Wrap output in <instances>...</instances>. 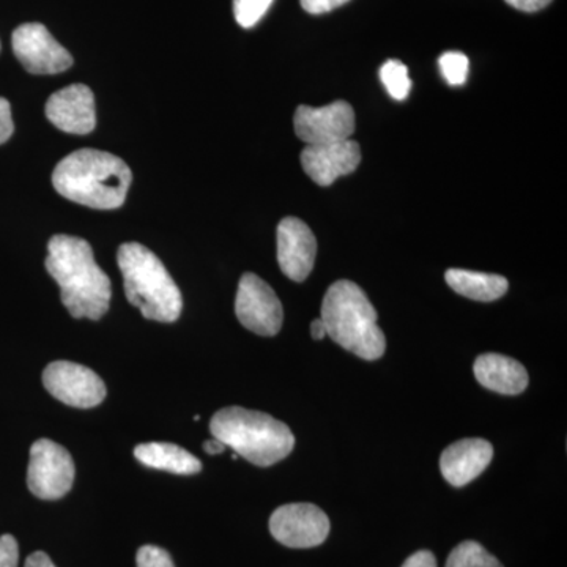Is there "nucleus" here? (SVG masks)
<instances>
[{
	"label": "nucleus",
	"instance_id": "nucleus-1",
	"mask_svg": "<svg viewBox=\"0 0 567 567\" xmlns=\"http://www.w3.org/2000/svg\"><path fill=\"white\" fill-rule=\"evenodd\" d=\"M44 265L61 287L62 303L74 319L100 320L110 311L111 279L96 264L87 241L54 235Z\"/></svg>",
	"mask_w": 567,
	"mask_h": 567
},
{
	"label": "nucleus",
	"instance_id": "nucleus-2",
	"mask_svg": "<svg viewBox=\"0 0 567 567\" xmlns=\"http://www.w3.org/2000/svg\"><path fill=\"white\" fill-rule=\"evenodd\" d=\"M132 182V169L122 158L95 148L71 153L52 173L55 192L95 210L122 207Z\"/></svg>",
	"mask_w": 567,
	"mask_h": 567
},
{
	"label": "nucleus",
	"instance_id": "nucleus-3",
	"mask_svg": "<svg viewBox=\"0 0 567 567\" xmlns=\"http://www.w3.org/2000/svg\"><path fill=\"white\" fill-rule=\"evenodd\" d=\"M320 319L327 336L357 357L374 361L385 353L386 339L377 324L375 308L357 284L334 282L324 293Z\"/></svg>",
	"mask_w": 567,
	"mask_h": 567
},
{
	"label": "nucleus",
	"instance_id": "nucleus-4",
	"mask_svg": "<svg viewBox=\"0 0 567 567\" xmlns=\"http://www.w3.org/2000/svg\"><path fill=\"white\" fill-rule=\"evenodd\" d=\"M210 432L238 456L257 466H271L293 451L295 436L289 425L274 416L241 406L219 410L210 421Z\"/></svg>",
	"mask_w": 567,
	"mask_h": 567
},
{
	"label": "nucleus",
	"instance_id": "nucleus-5",
	"mask_svg": "<svg viewBox=\"0 0 567 567\" xmlns=\"http://www.w3.org/2000/svg\"><path fill=\"white\" fill-rule=\"evenodd\" d=\"M117 262L126 298L145 319L173 323L181 317V289L151 249L141 244H123L118 248Z\"/></svg>",
	"mask_w": 567,
	"mask_h": 567
},
{
	"label": "nucleus",
	"instance_id": "nucleus-6",
	"mask_svg": "<svg viewBox=\"0 0 567 567\" xmlns=\"http://www.w3.org/2000/svg\"><path fill=\"white\" fill-rule=\"evenodd\" d=\"M74 461L65 447L40 439L31 447L28 468V487L37 498L61 499L73 487Z\"/></svg>",
	"mask_w": 567,
	"mask_h": 567
},
{
	"label": "nucleus",
	"instance_id": "nucleus-7",
	"mask_svg": "<svg viewBox=\"0 0 567 567\" xmlns=\"http://www.w3.org/2000/svg\"><path fill=\"white\" fill-rule=\"evenodd\" d=\"M235 315L246 330L259 336H276L281 331L284 309L275 290L254 274L241 276L238 284Z\"/></svg>",
	"mask_w": 567,
	"mask_h": 567
},
{
	"label": "nucleus",
	"instance_id": "nucleus-8",
	"mask_svg": "<svg viewBox=\"0 0 567 567\" xmlns=\"http://www.w3.org/2000/svg\"><path fill=\"white\" fill-rule=\"evenodd\" d=\"M43 385L58 401L76 409H92L106 398V385L96 372L70 361H54L43 372Z\"/></svg>",
	"mask_w": 567,
	"mask_h": 567
},
{
	"label": "nucleus",
	"instance_id": "nucleus-9",
	"mask_svg": "<svg viewBox=\"0 0 567 567\" xmlns=\"http://www.w3.org/2000/svg\"><path fill=\"white\" fill-rule=\"evenodd\" d=\"M270 533L286 547H317L330 535V518L311 503H292L271 514Z\"/></svg>",
	"mask_w": 567,
	"mask_h": 567
},
{
	"label": "nucleus",
	"instance_id": "nucleus-10",
	"mask_svg": "<svg viewBox=\"0 0 567 567\" xmlns=\"http://www.w3.org/2000/svg\"><path fill=\"white\" fill-rule=\"evenodd\" d=\"M18 61L32 74H58L71 69L73 58L40 22L22 24L11 37Z\"/></svg>",
	"mask_w": 567,
	"mask_h": 567
},
{
	"label": "nucleus",
	"instance_id": "nucleus-11",
	"mask_svg": "<svg viewBox=\"0 0 567 567\" xmlns=\"http://www.w3.org/2000/svg\"><path fill=\"white\" fill-rule=\"evenodd\" d=\"M293 126L306 145L347 141L354 133V111L341 100L322 107L300 106L295 112Z\"/></svg>",
	"mask_w": 567,
	"mask_h": 567
},
{
	"label": "nucleus",
	"instance_id": "nucleus-12",
	"mask_svg": "<svg viewBox=\"0 0 567 567\" xmlns=\"http://www.w3.org/2000/svg\"><path fill=\"white\" fill-rule=\"evenodd\" d=\"M317 256V240L308 224L301 219L284 218L278 226V262L287 278L303 282L312 268Z\"/></svg>",
	"mask_w": 567,
	"mask_h": 567
},
{
	"label": "nucleus",
	"instance_id": "nucleus-13",
	"mask_svg": "<svg viewBox=\"0 0 567 567\" xmlns=\"http://www.w3.org/2000/svg\"><path fill=\"white\" fill-rule=\"evenodd\" d=\"M361 163L358 142L347 140L333 144L306 145L301 166L312 182L320 186L333 185L339 177L352 174Z\"/></svg>",
	"mask_w": 567,
	"mask_h": 567
},
{
	"label": "nucleus",
	"instance_id": "nucleus-14",
	"mask_svg": "<svg viewBox=\"0 0 567 567\" xmlns=\"http://www.w3.org/2000/svg\"><path fill=\"white\" fill-rule=\"evenodd\" d=\"M47 117L62 132L80 136L92 133L96 125L95 96L87 85H69L50 96Z\"/></svg>",
	"mask_w": 567,
	"mask_h": 567
},
{
	"label": "nucleus",
	"instance_id": "nucleus-15",
	"mask_svg": "<svg viewBox=\"0 0 567 567\" xmlns=\"http://www.w3.org/2000/svg\"><path fill=\"white\" fill-rule=\"evenodd\" d=\"M492 457L494 446L487 440H458L443 451L440 470L451 486L464 487L487 468Z\"/></svg>",
	"mask_w": 567,
	"mask_h": 567
},
{
	"label": "nucleus",
	"instance_id": "nucleus-16",
	"mask_svg": "<svg viewBox=\"0 0 567 567\" xmlns=\"http://www.w3.org/2000/svg\"><path fill=\"white\" fill-rule=\"evenodd\" d=\"M476 380L487 390L506 395L524 393L528 386V372L514 358L498 353H484L476 358Z\"/></svg>",
	"mask_w": 567,
	"mask_h": 567
},
{
	"label": "nucleus",
	"instance_id": "nucleus-17",
	"mask_svg": "<svg viewBox=\"0 0 567 567\" xmlns=\"http://www.w3.org/2000/svg\"><path fill=\"white\" fill-rule=\"evenodd\" d=\"M134 457L148 468L163 470L174 475H196L203 470L199 458L173 443H144L134 447Z\"/></svg>",
	"mask_w": 567,
	"mask_h": 567
},
{
	"label": "nucleus",
	"instance_id": "nucleus-18",
	"mask_svg": "<svg viewBox=\"0 0 567 567\" xmlns=\"http://www.w3.org/2000/svg\"><path fill=\"white\" fill-rule=\"evenodd\" d=\"M445 279L454 292L470 300L486 301V303L498 300L509 289V282L503 276L458 270V268L447 270Z\"/></svg>",
	"mask_w": 567,
	"mask_h": 567
},
{
	"label": "nucleus",
	"instance_id": "nucleus-19",
	"mask_svg": "<svg viewBox=\"0 0 567 567\" xmlns=\"http://www.w3.org/2000/svg\"><path fill=\"white\" fill-rule=\"evenodd\" d=\"M445 567H503V565L480 543L465 540L454 547L447 557Z\"/></svg>",
	"mask_w": 567,
	"mask_h": 567
},
{
	"label": "nucleus",
	"instance_id": "nucleus-20",
	"mask_svg": "<svg viewBox=\"0 0 567 567\" xmlns=\"http://www.w3.org/2000/svg\"><path fill=\"white\" fill-rule=\"evenodd\" d=\"M380 80L385 85L388 93L394 100H405L412 91V81H410L409 69L399 61H388L380 69Z\"/></svg>",
	"mask_w": 567,
	"mask_h": 567
},
{
	"label": "nucleus",
	"instance_id": "nucleus-21",
	"mask_svg": "<svg viewBox=\"0 0 567 567\" xmlns=\"http://www.w3.org/2000/svg\"><path fill=\"white\" fill-rule=\"evenodd\" d=\"M439 66L447 84L454 85V87L465 84L466 76H468L470 62L464 52H445L439 59Z\"/></svg>",
	"mask_w": 567,
	"mask_h": 567
},
{
	"label": "nucleus",
	"instance_id": "nucleus-22",
	"mask_svg": "<svg viewBox=\"0 0 567 567\" xmlns=\"http://www.w3.org/2000/svg\"><path fill=\"white\" fill-rule=\"evenodd\" d=\"M274 0H234L235 20L241 28L249 29L262 20Z\"/></svg>",
	"mask_w": 567,
	"mask_h": 567
},
{
	"label": "nucleus",
	"instance_id": "nucleus-23",
	"mask_svg": "<svg viewBox=\"0 0 567 567\" xmlns=\"http://www.w3.org/2000/svg\"><path fill=\"white\" fill-rule=\"evenodd\" d=\"M137 567H175L173 558L162 547L144 546L137 550Z\"/></svg>",
	"mask_w": 567,
	"mask_h": 567
},
{
	"label": "nucleus",
	"instance_id": "nucleus-24",
	"mask_svg": "<svg viewBox=\"0 0 567 567\" xmlns=\"http://www.w3.org/2000/svg\"><path fill=\"white\" fill-rule=\"evenodd\" d=\"M20 548L11 535L0 536V567H18Z\"/></svg>",
	"mask_w": 567,
	"mask_h": 567
},
{
	"label": "nucleus",
	"instance_id": "nucleus-25",
	"mask_svg": "<svg viewBox=\"0 0 567 567\" xmlns=\"http://www.w3.org/2000/svg\"><path fill=\"white\" fill-rule=\"evenodd\" d=\"M13 132L14 125L10 103L0 96V145L6 144Z\"/></svg>",
	"mask_w": 567,
	"mask_h": 567
},
{
	"label": "nucleus",
	"instance_id": "nucleus-26",
	"mask_svg": "<svg viewBox=\"0 0 567 567\" xmlns=\"http://www.w3.org/2000/svg\"><path fill=\"white\" fill-rule=\"evenodd\" d=\"M347 2H349V0H301V7H303L308 13L322 14L339 9V7L344 6Z\"/></svg>",
	"mask_w": 567,
	"mask_h": 567
},
{
	"label": "nucleus",
	"instance_id": "nucleus-27",
	"mask_svg": "<svg viewBox=\"0 0 567 567\" xmlns=\"http://www.w3.org/2000/svg\"><path fill=\"white\" fill-rule=\"evenodd\" d=\"M402 567H436L435 555L429 550H420L410 555Z\"/></svg>",
	"mask_w": 567,
	"mask_h": 567
},
{
	"label": "nucleus",
	"instance_id": "nucleus-28",
	"mask_svg": "<svg viewBox=\"0 0 567 567\" xmlns=\"http://www.w3.org/2000/svg\"><path fill=\"white\" fill-rule=\"evenodd\" d=\"M505 2L507 6L514 7L516 10L535 13V11L546 9L551 0H505Z\"/></svg>",
	"mask_w": 567,
	"mask_h": 567
},
{
	"label": "nucleus",
	"instance_id": "nucleus-29",
	"mask_svg": "<svg viewBox=\"0 0 567 567\" xmlns=\"http://www.w3.org/2000/svg\"><path fill=\"white\" fill-rule=\"evenodd\" d=\"M24 567H55L54 563L51 561V558L48 557L44 551H35L31 557L25 559Z\"/></svg>",
	"mask_w": 567,
	"mask_h": 567
},
{
	"label": "nucleus",
	"instance_id": "nucleus-30",
	"mask_svg": "<svg viewBox=\"0 0 567 567\" xmlns=\"http://www.w3.org/2000/svg\"><path fill=\"white\" fill-rule=\"evenodd\" d=\"M226 445L219 442V440H210V442L204 443V450L207 451L210 456H216V454H223L224 450H226Z\"/></svg>",
	"mask_w": 567,
	"mask_h": 567
},
{
	"label": "nucleus",
	"instance_id": "nucleus-31",
	"mask_svg": "<svg viewBox=\"0 0 567 567\" xmlns=\"http://www.w3.org/2000/svg\"><path fill=\"white\" fill-rule=\"evenodd\" d=\"M311 334L316 341H322L324 336H327V330H324V324L322 319H317L311 323Z\"/></svg>",
	"mask_w": 567,
	"mask_h": 567
}]
</instances>
